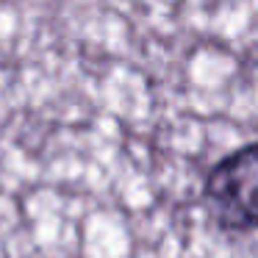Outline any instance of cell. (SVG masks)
<instances>
[{
	"label": "cell",
	"instance_id": "1",
	"mask_svg": "<svg viewBox=\"0 0 258 258\" xmlns=\"http://www.w3.org/2000/svg\"><path fill=\"white\" fill-rule=\"evenodd\" d=\"M206 197L228 230H258V142L230 153L208 172Z\"/></svg>",
	"mask_w": 258,
	"mask_h": 258
}]
</instances>
